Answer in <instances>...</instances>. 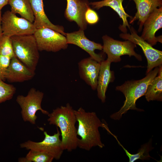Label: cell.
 Instances as JSON below:
<instances>
[{
    "label": "cell",
    "mask_w": 162,
    "mask_h": 162,
    "mask_svg": "<svg viewBox=\"0 0 162 162\" xmlns=\"http://www.w3.org/2000/svg\"><path fill=\"white\" fill-rule=\"evenodd\" d=\"M2 11H0V38L3 34L2 31L1 26V17H2Z\"/></svg>",
    "instance_id": "cell-29"
},
{
    "label": "cell",
    "mask_w": 162,
    "mask_h": 162,
    "mask_svg": "<svg viewBox=\"0 0 162 162\" xmlns=\"http://www.w3.org/2000/svg\"><path fill=\"white\" fill-rule=\"evenodd\" d=\"M141 37L151 46L162 43V36L156 37V32L162 27V6L156 8L145 21Z\"/></svg>",
    "instance_id": "cell-12"
},
{
    "label": "cell",
    "mask_w": 162,
    "mask_h": 162,
    "mask_svg": "<svg viewBox=\"0 0 162 162\" xmlns=\"http://www.w3.org/2000/svg\"><path fill=\"white\" fill-rule=\"evenodd\" d=\"M130 34L122 33L120 35L121 38L129 40L142 48L146 58L148 65L146 74L154 68L162 64V52L153 48L152 46L138 35L133 27L130 28Z\"/></svg>",
    "instance_id": "cell-10"
},
{
    "label": "cell",
    "mask_w": 162,
    "mask_h": 162,
    "mask_svg": "<svg viewBox=\"0 0 162 162\" xmlns=\"http://www.w3.org/2000/svg\"><path fill=\"white\" fill-rule=\"evenodd\" d=\"M118 142L124 151L126 155L129 159V162H133L136 160H148L152 157L150 155L149 152L154 148L152 146V140L150 139L147 143L142 145L136 154H133L130 153L119 141Z\"/></svg>",
    "instance_id": "cell-22"
},
{
    "label": "cell",
    "mask_w": 162,
    "mask_h": 162,
    "mask_svg": "<svg viewBox=\"0 0 162 162\" xmlns=\"http://www.w3.org/2000/svg\"><path fill=\"white\" fill-rule=\"evenodd\" d=\"M124 0H103L98 2H92L89 3L94 9L98 10L101 8L104 7H109L113 9L118 14L120 18L122 20V24L119 27V29L123 33H127L128 27L130 29V27L128 21V18L130 19L132 16L129 15L125 11L122 5V2Z\"/></svg>",
    "instance_id": "cell-19"
},
{
    "label": "cell",
    "mask_w": 162,
    "mask_h": 162,
    "mask_svg": "<svg viewBox=\"0 0 162 162\" xmlns=\"http://www.w3.org/2000/svg\"><path fill=\"white\" fill-rule=\"evenodd\" d=\"M103 42V49L107 55L108 61L112 62H120L121 56L128 55L134 56L138 60L141 61L142 57L134 51L136 44L129 40L121 41L115 40L105 35L102 37Z\"/></svg>",
    "instance_id": "cell-6"
},
{
    "label": "cell",
    "mask_w": 162,
    "mask_h": 162,
    "mask_svg": "<svg viewBox=\"0 0 162 162\" xmlns=\"http://www.w3.org/2000/svg\"><path fill=\"white\" fill-rule=\"evenodd\" d=\"M0 54L11 58L16 57L10 37L3 34L0 38Z\"/></svg>",
    "instance_id": "cell-23"
},
{
    "label": "cell",
    "mask_w": 162,
    "mask_h": 162,
    "mask_svg": "<svg viewBox=\"0 0 162 162\" xmlns=\"http://www.w3.org/2000/svg\"><path fill=\"white\" fill-rule=\"evenodd\" d=\"M159 69V67H155L141 79L126 81L122 85L116 87V90L122 92L125 99L119 110L110 116L111 118L114 120H119L122 115L130 110L144 111L136 107V101L139 98L144 95L148 86L157 75Z\"/></svg>",
    "instance_id": "cell-3"
},
{
    "label": "cell",
    "mask_w": 162,
    "mask_h": 162,
    "mask_svg": "<svg viewBox=\"0 0 162 162\" xmlns=\"http://www.w3.org/2000/svg\"><path fill=\"white\" fill-rule=\"evenodd\" d=\"M1 26L3 34L10 37L33 34L37 29L33 23L17 16L11 10H7L2 15Z\"/></svg>",
    "instance_id": "cell-8"
},
{
    "label": "cell",
    "mask_w": 162,
    "mask_h": 162,
    "mask_svg": "<svg viewBox=\"0 0 162 162\" xmlns=\"http://www.w3.org/2000/svg\"><path fill=\"white\" fill-rule=\"evenodd\" d=\"M8 4L13 13L19 14L22 17L34 22V16L29 0H9Z\"/></svg>",
    "instance_id": "cell-21"
},
{
    "label": "cell",
    "mask_w": 162,
    "mask_h": 162,
    "mask_svg": "<svg viewBox=\"0 0 162 162\" xmlns=\"http://www.w3.org/2000/svg\"><path fill=\"white\" fill-rule=\"evenodd\" d=\"M16 91L13 85L4 82L0 78V104L11 99Z\"/></svg>",
    "instance_id": "cell-24"
},
{
    "label": "cell",
    "mask_w": 162,
    "mask_h": 162,
    "mask_svg": "<svg viewBox=\"0 0 162 162\" xmlns=\"http://www.w3.org/2000/svg\"><path fill=\"white\" fill-rule=\"evenodd\" d=\"M111 63L107 60L100 62L96 89L98 97L103 103L106 101V93L109 84L114 79V72L110 69Z\"/></svg>",
    "instance_id": "cell-18"
},
{
    "label": "cell",
    "mask_w": 162,
    "mask_h": 162,
    "mask_svg": "<svg viewBox=\"0 0 162 162\" xmlns=\"http://www.w3.org/2000/svg\"><path fill=\"white\" fill-rule=\"evenodd\" d=\"M49 124L59 127L64 150L71 152L78 147V138L75 125L76 120L74 110L69 103L53 110L48 115Z\"/></svg>",
    "instance_id": "cell-2"
},
{
    "label": "cell",
    "mask_w": 162,
    "mask_h": 162,
    "mask_svg": "<svg viewBox=\"0 0 162 162\" xmlns=\"http://www.w3.org/2000/svg\"><path fill=\"white\" fill-rule=\"evenodd\" d=\"M11 58L0 54V78L5 80V75Z\"/></svg>",
    "instance_id": "cell-26"
},
{
    "label": "cell",
    "mask_w": 162,
    "mask_h": 162,
    "mask_svg": "<svg viewBox=\"0 0 162 162\" xmlns=\"http://www.w3.org/2000/svg\"><path fill=\"white\" fill-rule=\"evenodd\" d=\"M44 96L42 92L32 88L26 96H17L16 100L21 109V113L24 121L35 124L37 118L36 113L38 110L44 114H49L48 111L43 109L41 106Z\"/></svg>",
    "instance_id": "cell-5"
},
{
    "label": "cell",
    "mask_w": 162,
    "mask_h": 162,
    "mask_svg": "<svg viewBox=\"0 0 162 162\" xmlns=\"http://www.w3.org/2000/svg\"><path fill=\"white\" fill-rule=\"evenodd\" d=\"M159 69L156 76L148 85L144 96L148 102L162 100V66Z\"/></svg>",
    "instance_id": "cell-20"
},
{
    "label": "cell",
    "mask_w": 162,
    "mask_h": 162,
    "mask_svg": "<svg viewBox=\"0 0 162 162\" xmlns=\"http://www.w3.org/2000/svg\"><path fill=\"white\" fill-rule=\"evenodd\" d=\"M78 65L81 78L92 89H96L100 62L90 57L81 60L78 62Z\"/></svg>",
    "instance_id": "cell-14"
},
{
    "label": "cell",
    "mask_w": 162,
    "mask_h": 162,
    "mask_svg": "<svg viewBox=\"0 0 162 162\" xmlns=\"http://www.w3.org/2000/svg\"><path fill=\"white\" fill-rule=\"evenodd\" d=\"M33 35L39 51L56 52L68 47L66 37L50 28L37 29Z\"/></svg>",
    "instance_id": "cell-7"
},
{
    "label": "cell",
    "mask_w": 162,
    "mask_h": 162,
    "mask_svg": "<svg viewBox=\"0 0 162 162\" xmlns=\"http://www.w3.org/2000/svg\"><path fill=\"white\" fill-rule=\"evenodd\" d=\"M34 16L33 22L36 29L48 28L65 36L64 27L55 25L49 20L44 9L43 0H29Z\"/></svg>",
    "instance_id": "cell-16"
},
{
    "label": "cell",
    "mask_w": 162,
    "mask_h": 162,
    "mask_svg": "<svg viewBox=\"0 0 162 162\" xmlns=\"http://www.w3.org/2000/svg\"><path fill=\"white\" fill-rule=\"evenodd\" d=\"M85 19L86 23L90 25L96 23L99 20L97 13L90 7L87 9L85 13Z\"/></svg>",
    "instance_id": "cell-27"
},
{
    "label": "cell",
    "mask_w": 162,
    "mask_h": 162,
    "mask_svg": "<svg viewBox=\"0 0 162 162\" xmlns=\"http://www.w3.org/2000/svg\"><path fill=\"white\" fill-rule=\"evenodd\" d=\"M132 0L136 5L137 11L134 16L131 19L130 23L132 24L138 20V31L140 32L145 21L150 14L156 8L162 6V0Z\"/></svg>",
    "instance_id": "cell-17"
},
{
    "label": "cell",
    "mask_w": 162,
    "mask_h": 162,
    "mask_svg": "<svg viewBox=\"0 0 162 162\" xmlns=\"http://www.w3.org/2000/svg\"><path fill=\"white\" fill-rule=\"evenodd\" d=\"M10 38L16 57L35 72L40 56L39 51L33 34L14 36Z\"/></svg>",
    "instance_id": "cell-4"
},
{
    "label": "cell",
    "mask_w": 162,
    "mask_h": 162,
    "mask_svg": "<svg viewBox=\"0 0 162 162\" xmlns=\"http://www.w3.org/2000/svg\"><path fill=\"white\" fill-rule=\"evenodd\" d=\"M68 44H73L80 47L87 52L90 57L99 62L104 60V57L95 53V50H102L103 46L88 39L85 36L84 30L80 29L77 31L66 33Z\"/></svg>",
    "instance_id": "cell-11"
},
{
    "label": "cell",
    "mask_w": 162,
    "mask_h": 162,
    "mask_svg": "<svg viewBox=\"0 0 162 162\" xmlns=\"http://www.w3.org/2000/svg\"><path fill=\"white\" fill-rule=\"evenodd\" d=\"M67 7L64 15L69 21L75 22L80 29L85 30L87 23L85 19V14L90 7L88 0H66Z\"/></svg>",
    "instance_id": "cell-13"
},
{
    "label": "cell",
    "mask_w": 162,
    "mask_h": 162,
    "mask_svg": "<svg viewBox=\"0 0 162 162\" xmlns=\"http://www.w3.org/2000/svg\"><path fill=\"white\" fill-rule=\"evenodd\" d=\"M25 158L26 162H51L54 159L46 153L31 150Z\"/></svg>",
    "instance_id": "cell-25"
},
{
    "label": "cell",
    "mask_w": 162,
    "mask_h": 162,
    "mask_svg": "<svg viewBox=\"0 0 162 162\" xmlns=\"http://www.w3.org/2000/svg\"><path fill=\"white\" fill-rule=\"evenodd\" d=\"M78 126L77 129L78 138V147L89 151L94 147L102 148L104 146L102 142L99 128H103V123L96 113L87 112L82 107L74 110Z\"/></svg>",
    "instance_id": "cell-1"
},
{
    "label": "cell",
    "mask_w": 162,
    "mask_h": 162,
    "mask_svg": "<svg viewBox=\"0 0 162 162\" xmlns=\"http://www.w3.org/2000/svg\"><path fill=\"white\" fill-rule=\"evenodd\" d=\"M57 132L52 135L44 131L45 137L41 142H36L28 140L20 144V147L27 150H31L46 153L54 159H59L64 150L60 138L61 133L57 128Z\"/></svg>",
    "instance_id": "cell-9"
},
{
    "label": "cell",
    "mask_w": 162,
    "mask_h": 162,
    "mask_svg": "<svg viewBox=\"0 0 162 162\" xmlns=\"http://www.w3.org/2000/svg\"><path fill=\"white\" fill-rule=\"evenodd\" d=\"M35 75L34 71L14 57L10 60L6 73L5 79L10 82H22L32 79Z\"/></svg>",
    "instance_id": "cell-15"
},
{
    "label": "cell",
    "mask_w": 162,
    "mask_h": 162,
    "mask_svg": "<svg viewBox=\"0 0 162 162\" xmlns=\"http://www.w3.org/2000/svg\"><path fill=\"white\" fill-rule=\"evenodd\" d=\"M9 0H0V11L2 8L8 4Z\"/></svg>",
    "instance_id": "cell-28"
}]
</instances>
